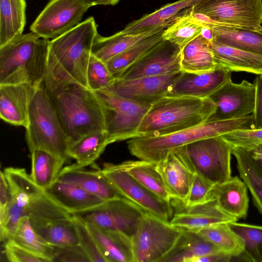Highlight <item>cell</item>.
<instances>
[{"instance_id":"29","label":"cell","mask_w":262,"mask_h":262,"mask_svg":"<svg viewBox=\"0 0 262 262\" xmlns=\"http://www.w3.org/2000/svg\"><path fill=\"white\" fill-rule=\"evenodd\" d=\"M219 252L197 233L183 229L176 246L162 262H195L201 257Z\"/></svg>"},{"instance_id":"37","label":"cell","mask_w":262,"mask_h":262,"mask_svg":"<svg viewBox=\"0 0 262 262\" xmlns=\"http://www.w3.org/2000/svg\"><path fill=\"white\" fill-rule=\"evenodd\" d=\"M165 29L149 35L114 56L105 63L115 78H118L136 61L163 39Z\"/></svg>"},{"instance_id":"18","label":"cell","mask_w":262,"mask_h":262,"mask_svg":"<svg viewBox=\"0 0 262 262\" xmlns=\"http://www.w3.org/2000/svg\"><path fill=\"white\" fill-rule=\"evenodd\" d=\"M231 72L222 68L200 74L184 72L167 96L209 98L231 79Z\"/></svg>"},{"instance_id":"56","label":"cell","mask_w":262,"mask_h":262,"mask_svg":"<svg viewBox=\"0 0 262 262\" xmlns=\"http://www.w3.org/2000/svg\"></svg>"},{"instance_id":"10","label":"cell","mask_w":262,"mask_h":262,"mask_svg":"<svg viewBox=\"0 0 262 262\" xmlns=\"http://www.w3.org/2000/svg\"><path fill=\"white\" fill-rule=\"evenodd\" d=\"M186 147L196 174L214 185L232 177L231 160L234 147L221 136L200 140Z\"/></svg>"},{"instance_id":"8","label":"cell","mask_w":262,"mask_h":262,"mask_svg":"<svg viewBox=\"0 0 262 262\" xmlns=\"http://www.w3.org/2000/svg\"><path fill=\"white\" fill-rule=\"evenodd\" d=\"M182 231L146 213L131 238L134 262H162L176 246Z\"/></svg>"},{"instance_id":"30","label":"cell","mask_w":262,"mask_h":262,"mask_svg":"<svg viewBox=\"0 0 262 262\" xmlns=\"http://www.w3.org/2000/svg\"><path fill=\"white\" fill-rule=\"evenodd\" d=\"M26 9L25 0H0V48L23 34Z\"/></svg>"},{"instance_id":"39","label":"cell","mask_w":262,"mask_h":262,"mask_svg":"<svg viewBox=\"0 0 262 262\" xmlns=\"http://www.w3.org/2000/svg\"><path fill=\"white\" fill-rule=\"evenodd\" d=\"M109 144L106 130L89 134L70 146L69 156L82 167L93 164Z\"/></svg>"},{"instance_id":"52","label":"cell","mask_w":262,"mask_h":262,"mask_svg":"<svg viewBox=\"0 0 262 262\" xmlns=\"http://www.w3.org/2000/svg\"><path fill=\"white\" fill-rule=\"evenodd\" d=\"M92 7L96 5H111L114 6L118 4L120 0H84Z\"/></svg>"},{"instance_id":"45","label":"cell","mask_w":262,"mask_h":262,"mask_svg":"<svg viewBox=\"0 0 262 262\" xmlns=\"http://www.w3.org/2000/svg\"><path fill=\"white\" fill-rule=\"evenodd\" d=\"M72 219L76 226L79 245L84 250L90 261L106 262L88 225L75 214H72Z\"/></svg>"},{"instance_id":"25","label":"cell","mask_w":262,"mask_h":262,"mask_svg":"<svg viewBox=\"0 0 262 262\" xmlns=\"http://www.w3.org/2000/svg\"><path fill=\"white\" fill-rule=\"evenodd\" d=\"M45 190L54 202L72 214L96 207L105 202L79 186L58 180Z\"/></svg>"},{"instance_id":"14","label":"cell","mask_w":262,"mask_h":262,"mask_svg":"<svg viewBox=\"0 0 262 262\" xmlns=\"http://www.w3.org/2000/svg\"><path fill=\"white\" fill-rule=\"evenodd\" d=\"M181 52L182 49L178 45L163 39L118 78L135 79L181 71Z\"/></svg>"},{"instance_id":"12","label":"cell","mask_w":262,"mask_h":262,"mask_svg":"<svg viewBox=\"0 0 262 262\" xmlns=\"http://www.w3.org/2000/svg\"><path fill=\"white\" fill-rule=\"evenodd\" d=\"M101 170L122 197L132 202L146 213L170 222L173 216L170 202L161 199L148 190L120 164L104 163Z\"/></svg>"},{"instance_id":"42","label":"cell","mask_w":262,"mask_h":262,"mask_svg":"<svg viewBox=\"0 0 262 262\" xmlns=\"http://www.w3.org/2000/svg\"><path fill=\"white\" fill-rule=\"evenodd\" d=\"M229 224L244 242V250L239 256L245 261L262 262V226L237 221Z\"/></svg>"},{"instance_id":"19","label":"cell","mask_w":262,"mask_h":262,"mask_svg":"<svg viewBox=\"0 0 262 262\" xmlns=\"http://www.w3.org/2000/svg\"><path fill=\"white\" fill-rule=\"evenodd\" d=\"M37 86L27 83L0 84L1 118L26 127L30 103Z\"/></svg>"},{"instance_id":"26","label":"cell","mask_w":262,"mask_h":262,"mask_svg":"<svg viewBox=\"0 0 262 262\" xmlns=\"http://www.w3.org/2000/svg\"><path fill=\"white\" fill-rule=\"evenodd\" d=\"M202 0H179L166 4L151 13L128 24L121 31L124 34H137L158 31L168 26L181 13Z\"/></svg>"},{"instance_id":"3","label":"cell","mask_w":262,"mask_h":262,"mask_svg":"<svg viewBox=\"0 0 262 262\" xmlns=\"http://www.w3.org/2000/svg\"><path fill=\"white\" fill-rule=\"evenodd\" d=\"M216 110L210 97L166 96L151 104L136 137L163 136L198 125L207 121Z\"/></svg>"},{"instance_id":"53","label":"cell","mask_w":262,"mask_h":262,"mask_svg":"<svg viewBox=\"0 0 262 262\" xmlns=\"http://www.w3.org/2000/svg\"><path fill=\"white\" fill-rule=\"evenodd\" d=\"M201 35L207 40L211 42L213 40L214 35L211 27L203 26L201 32Z\"/></svg>"},{"instance_id":"4","label":"cell","mask_w":262,"mask_h":262,"mask_svg":"<svg viewBox=\"0 0 262 262\" xmlns=\"http://www.w3.org/2000/svg\"><path fill=\"white\" fill-rule=\"evenodd\" d=\"M252 114L227 120L208 119L198 125L172 134L156 137H140L127 142L129 152L139 160L157 164L171 150L195 141L222 136L243 129L252 128Z\"/></svg>"},{"instance_id":"48","label":"cell","mask_w":262,"mask_h":262,"mask_svg":"<svg viewBox=\"0 0 262 262\" xmlns=\"http://www.w3.org/2000/svg\"><path fill=\"white\" fill-rule=\"evenodd\" d=\"M53 261H90V260L80 246L77 245L55 247Z\"/></svg>"},{"instance_id":"16","label":"cell","mask_w":262,"mask_h":262,"mask_svg":"<svg viewBox=\"0 0 262 262\" xmlns=\"http://www.w3.org/2000/svg\"><path fill=\"white\" fill-rule=\"evenodd\" d=\"M210 98L216 104V110L209 119L222 120L245 117L254 110L255 85L247 80L235 83L231 79Z\"/></svg>"},{"instance_id":"17","label":"cell","mask_w":262,"mask_h":262,"mask_svg":"<svg viewBox=\"0 0 262 262\" xmlns=\"http://www.w3.org/2000/svg\"><path fill=\"white\" fill-rule=\"evenodd\" d=\"M156 166L171 199L185 204L196 174L186 145L170 151L163 160L156 164Z\"/></svg>"},{"instance_id":"6","label":"cell","mask_w":262,"mask_h":262,"mask_svg":"<svg viewBox=\"0 0 262 262\" xmlns=\"http://www.w3.org/2000/svg\"><path fill=\"white\" fill-rule=\"evenodd\" d=\"M30 151L41 149L66 160L70 157V142L45 88L37 87L30 103L25 127Z\"/></svg>"},{"instance_id":"1","label":"cell","mask_w":262,"mask_h":262,"mask_svg":"<svg viewBox=\"0 0 262 262\" xmlns=\"http://www.w3.org/2000/svg\"><path fill=\"white\" fill-rule=\"evenodd\" d=\"M43 84L70 146L89 134L105 130L102 107L94 92L47 73Z\"/></svg>"},{"instance_id":"32","label":"cell","mask_w":262,"mask_h":262,"mask_svg":"<svg viewBox=\"0 0 262 262\" xmlns=\"http://www.w3.org/2000/svg\"><path fill=\"white\" fill-rule=\"evenodd\" d=\"M232 154L236 159L240 178L246 183L254 205L262 214V168L249 151L234 147Z\"/></svg>"},{"instance_id":"50","label":"cell","mask_w":262,"mask_h":262,"mask_svg":"<svg viewBox=\"0 0 262 262\" xmlns=\"http://www.w3.org/2000/svg\"><path fill=\"white\" fill-rule=\"evenodd\" d=\"M0 223L4 220L10 202V195L7 180L4 172L0 177Z\"/></svg>"},{"instance_id":"28","label":"cell","mask_w":262,"mask_h":262,"mask_svg":"<svg viewBox=\"0 0 262 262\" xmlns=\"http://www.w3.org/2000/svg\"><path fill=\"white\" fill-rule=\"evenodd\" d=\"M36 232L55 247L79 245L77 232L72 217L52 220L30 219Z\"/></svg>"},{"instance_id":"54","label":"cell","mask_w":262,"mask_h":262,"mask_svg":"<svg viewBox=\"0 0 262 262\" xmlns=\"http://www.w3.org/2000/svg\"><path fill=\"white\" fill-rule=\"evenodd\" d=\"M250 152L257 164L262 168V146Z\"/></svg>"},{"instance_id":"13","label":"cell","mask_w":262,"mask_h":262,"mask_svg":"<svg viewBox=\"0 0 262 262\" xmlns=\"http://www.w3.org/2000/svg\"><path fill=\"white\" fill-rule=\"evenodd\" d=\"M92 6L84 0H51L30 26L39 37L57 38L78 24Z\"/></svg>"},{"instance_id":"21","label":"cell","mask_w":262,"mask_h":262,"mask_svg":"<svg viewBox=\"0 0 262 262\" xmlns=\"http://www.w3.org/2000/svg\"><path fill=\"white\" fill-rule=\"evenodd\" d=\"M186 208L185 211L173 215L170 221L171 225L182 229L195 231L211 225L237 221L222 210L214 198L203 204Z\"/></svg>"},{"instance_id":"2","label":"cell","mask_w":262,"mask_h":262,"mask_svg":"<svg viewBox=\"0 0 262 262\" xmlns=\"http://www.w3.org/2000/svg\"><path fill=\"white\" fill-rule=\"evenodd\" d=\"M97 25L89 17L77 26L50 41L47 74L88 88L86 71Z\"/></svg>"},{"instance_id":"22","label":"cell","mask_w":262,"mask_h":262,"mask_svg":"<svg viewBox=\"0 0 262 262\" xmlns=\"http://www.w3.org/2000/svg\"><path fill=\"white\" fill-rule=\"evenodd\" d=\"M107 220L105 230L132 238L146 213L132 202L122 197L103 203Z\"/></svg>"},{"instance_id":"40","label":"cell","mask_w":262,"mask_h":262,"mask_svg":"<svg viewBox=\"0 0 262 262\" xmlns=\"http://www.w3.org/2000/svg\"><path fill=\"white\" fill-rule=\"evenodd\" d=\"M11 239L46 262L53 261L55 247L48 243L36 232L28 216H25L20 219Z\"/></svg>"},{"instance_id":"9","label":"cell","mask_w":262,"mask_h":262,"mask_svg":"<svg viewBox=\"0 0 262 262\" xmlns=\"http://www.w3.org/2000/svg\"><path fill=\"white\" fill-rule=\"evenodd\" d=\"M94 93L102 107L109 144L135 138L151 104L124 98L105 90Z\"/></svg>"},{"instance_id":"36","label":"cell","mask_w":262,"mask_h":262,"mask_svg":"<svg viewBox=\"0 0 262 262\" xmlns=\"http://www.w3.org/2000/svg\"><path fill=\"white\" fill-rule=\"evenodd\" d=\"M161 30L137 34H124L120 31L108 37H103L98 33L94 40L92 55L106 63L139 40Z\"/></svg>"},{"instance_id":"41","label":"cell","mask_w":262,"mask_h":262,"mask_svg":"<svg viewBox=\"0 0 262 262\" xmlns=\"http://www.w3.org/2000/svg\"><path fill=\"white\" fill-rule=\"evenodd\" d=\"M203 27L192 16L189 8L182 11L165 28L162 37L177 44L182 49L201 34Z\"/></svg>"},{"instance_id":"15","label":"cell","mask_w":262,"mask_h":262,"mask_svg":"<svg viewBox=\"0 0 262 262\" xmlns=\"http://www.w3.org/2000/svg\"><path fill=\"white\" fill-rule=\"evenodd\" d=\"M183 73L181 71L130 80L115 78L103 90L136 102L152 104L170 92Z\"/></svg>"},{"instance_id":"27","label":"cell","mask_w":262,"mask_h":262,"mask_svg":"<svg viewBox=\"0 0 262 262\" xmlns=\"http://www.w3.org/2000/svg\"><path fill=\"white\" fill-rule=\"evenodd\" d=\"M87 225L106 262H134L130 238L117 232Z\"/></svg>"},{"instance_id":"20","label":"cell","mask_w":262,"mask_h":262,"mask_svg":"<svg viewBox=\"0 0 262 262\" xmlns=\"http://www.w3.org/2000/svg\"><path fill=\"white\" fill-rule=\"evenodd\" d=\"M74 163L62 168L57 179L75 185L104 201L122 198L100 169H88Z\"/></svg>"},{"instance_id":"24","label":"cell","mask_w":262,"mask_h":262,"mask_svg":"<svg viewBox=\"0 0 262 262\" xmlns=\"http://www.w3.org/2000/svg\"><path fill=\"white\" fill-rule=\"evenodd\" d=\"M216 68L262 75V55L232 47L215 40L210 42Z\"/></svg>"},{"instance_id":"23","label":"cell","mask_w":262,"mask_h":262,"mask_svg":"<svg viewBox=\"0 0 262 262\" xmlns=\"http://www.w3.org/2000/svg\"><path fill=\"white\" fill-rule=\"evenodd\" d=\"M248 187L237 176L214 185L212 196L217 206L224 212L237 220L247 215L249 199Z\"/></svg>"},{"instance_id":"51","label":"cell","mask_w":262,"mask_h":262,"mask_svg":"<svg viewBox=\"0 0 262 262\" xmlns=\"http://www.w3.org/2000/svg\"><path fill=\"white\" fill-rule=\"evenodd\" d=\"M232 258L229 254L219 252L201 257L195 262H229Z\"/></svg>"},{"instance_id":"55","label":"cell","mask_w":262,"mask_h":262,"mask_svg":"<svg viewBox=\"0 0 262 262\" xmlns=\"http://www.w3.org/2000/svg\"><path fill=\"white\" fill-rule=\"evenodd\" d=\"M261 4V8H262V0H260ZM261 25H262V21H261Z\"/></svg>"},{"instance_id":"11","label":"cell","mask_w":262,"mask_h":262,"mask_svg":"<svg viewBox=\"0 0 262 262\" xmlns=\"http://www.w3.org/2000/svg\"><path fill=\"white\" fill-rule=\"evenodd\" d=\"M190 10L207 16L216 26L262 33L260 0H202Z\"/></svg>"},{"instance_id":"46","label":"cell","mask_w":262,"mask_h":262,"mask_svg":"<svg viewBox=\"0 0 262 262\" xmlns=\"http://www.w3.org/2000/svg\"><path fill=\"white\" fill-rule=\"evenodd\" d=\"M214 185L195 174L185 206L186 208L203 204L213 199Z\"/></svg>"},{"instance_id":"49","label":"cell","mask_w":262,"mask_h":262,"mask_svg":"<svg viewBox=\"0 0 262 262\" xmlns=\"http://www.w3.org/2000/svg\"><path fill=\"white\" fill-rule=\"evenodd\" d=\"M254 83L255 85V99L254 110L252 113L253 128H262V75L256 77Z\"/></svg>"},{"instance_id":"33","label":"cell","mask_w":262,"mask_h":262,"mask_svg":"<svg viewBox=\"0 0 262 262\" xmlns=\"http://www.w3.org/2000/svg\"><path fill=\"white\" fill-rule=\"evenodd\" d=\"M30 152V176L38 186L45 189L57 180L67 160L44 149H36Z\"/></svg>"},{"instance_id":"38","label":"cell","mask_w":262,"mask_h":262,"mask_svg":"<svg viewBox=\"0 0 262 262\" xmlns=\"http://www.w3.org/2000/svg\"><path fill=\"white\" fill-rule=\"evenodd\" d=\"M211 243L221 252L238 257L244 250L243 239L230 227L229 223L211 225L194 231Z\"/></svg>"},{"instance_id":"5","label":"cell","mask_w":262,"mask_h":262,"mask_svg":"<svg viewBox=\"0 0 262 262\" xmlns=\"http://www.w3.org/2000/svg\"><path fill=\"white\" fill-rule=\"evenodd\" d=\"M50 41L31 32L0 48V84L38 86L47 75Z\"/></svg>"},{"instance_id":"44","label":"cell","mask_w":262,"mask_h":262,"mask_svg":"<svg viewBox=\"0 0 262 262\" xmlns=\"http://www.w3.org/2000/svg\"><path fill=\"white\" fill-rule=\"evenodd\" d=\"M221 137L233 147L251 151L262 146V128L235 130Z\"/></svg>"},{"instance_id":"34","label":"cell","mask_w":262,"mask_h":262,"mask_svg":"<svg viewBox=\"0 0 262 262\" xmlns=\"http://www.w3.org/2000/svg\"><path fill=\"white\" fill-rule=\"evenodd\" d=\"M133 178L161 199H171L156 164L144 160L127 161L120 164Z\"/></svg>"},{"instance_id":"43","label":"cell","mask_w":262,"mask_h":262,"mask_svg":"<svg viewBox=\"0 0 262 262\" xmlns=\"http://www.w3.org/2000/svg\"><path fill=\"white\" fill-rule=\"evenodd\" d=\"M88 88L97 91L106 88L115 78L106 63L91 54L86 71Z\"/></svg>"},{"instance_id":"47","label":"cell","mask_w":262,"mask_h":262,"mask_svg":"<svg viewBox=\"0 0 262 262\" xmlns=\"http://www.w3.org/2000/svg\"><path fill=\"white\" fill-rule=\"evenodd\" d=\"M4 252L11 262H46L38 255L10 239L4 243Z\"/></svg>"},{"instance_id":"35","label":"cell","mask_w":262,"mask_h":262,"mask_svg":"<svg viewBox=\"0 0 262 262\" xmlns=\"http://www.w3.org/2000/svg\"><path fill=\"white\" fill-rule=\"evenodd\" d=\"M215 41L262 55V33L249 30L212 25Z\"/></svg>"},{"instance_id":"31","label":"cell","mask_w":262,"mask_h":262,"mask_svg":"<svg viewBox=\"0 0 262 262\" xmlns=\"http://www.w3.org/2000/svg\"><path fill=\"white\" fill-rule=\"evenodd\" d=\"M210 41L201 34L186 45L181 52V69L184 72L200 74L216 68Z\"/></svg>"},{"instance_id":"7","label":"cell","mask_w":262,"mask_h":262,"mask_svg":"<svg viewBox=\"0 0 262 262\" xmlns=\"http://www.w3.org/2000/svg\"><path fill=\"white\" fill-rule=\"evenodd\" d=\"M3 172L8 185L10 202L21 211L23 216L46 220L72 217L33 181L25 168L9 167Z\"/></svg>"}]
</instances>
